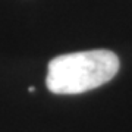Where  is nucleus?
Segmentation results:
<instances>
[{
    "instance_id": "1",
    "label": "nucleus",
    "mask_w": 132,
    "mask_h": 132,
    "mask_svg": "<svg viewBox=\"0 0 132 132\" xmlns=\"http://www.w3.org/2000/svg\"><path fill=\"white\" fill-rule=\"evenodd\" d=\"M119 71V57L110 50L62 54L50 60L46 84L53 94H81L98 88Z\"/></svg>"
},
{
    "instance_id": "2",
    "label": "nucleus",
    "mask_w": 132,
    "mask_h": 132,
    "mask_svg": "<svg viewBox=\"0 0 132 132\" xmlns=\"http://www.w3.org/2000/svg\"><path fill=\"white\" fill-rule=\"evenodd\" d=\"M28 91H29V93H34V91H35V88H34V87H29Z\"/></svg>"
}]
</instances>
